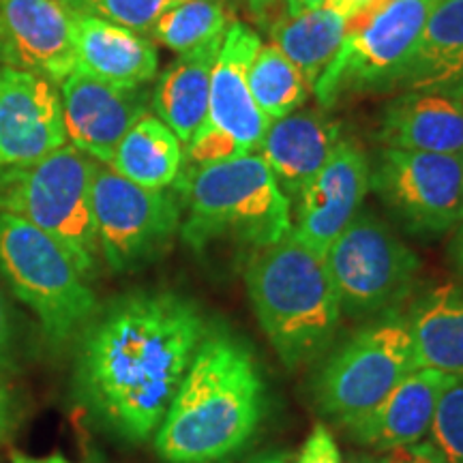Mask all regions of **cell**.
<instances>
[{"mask_svg":"<svg viewBox=\"0 0 463 463\" xmlns=\"http://www.w3.org/2000/svg\"><path fill=\"white\" fill-rule=\"evenodd\" d=\"M208 320L194 298L137 289L101 307L78 341L75 392L101 425L129 442L159 430Z\"/></svg>","mask_w":463,"mask_h":463,"instance_id":"cell-1","label":"cell"},{"mask_svg":"<svg viewBox=\"0 0 463 463\" xmlns=\"http://www.w3.org/2000/svg\"><path fill=\"white\" fill-rule=\"evenodd\" d=\"M264 414V380L239 337L211 331L195 352L155 447L167 463H215L239 453Z\"/></svg>","mask_w":463,"mask_h":463,"instance_id":"cell-2","label":"cell"},{"mask_svg":"<svg viewBox=\"0 0 463 463\" xmlns=\"http://www.w3.org/2000/svg\"><path fill=\"white\" fill-rule=\"evenodd\" d=\"M253 314L288 369L320 358L341 322V300L326 256L294 232L260 249L245 266Z\"/></svg>","mask_w":463,"mask_h":463,"instance_id":"cell-3","label":"cell"},{"mask_svg":"<svg viewBox=\"0 0 463 463\" xmlns=\"http://www.w3.org/2000/svg\"><path fill=\"white\" fill-rule=\"evenodd\" d=\"M181 236L194 251L232 245L249 258L292 232L289 200L262 155L184 165L176 184Z\"/></svg>","mask_w":463,"mask_h":463,"instance_id":"cell-4","label":"cell"},{"mask_svg":"<svg viewBox=\"0 0 463 463\" xmlns=\"http://www.w3.org/2000/svg\"><path fill=\"white\" fill-rule=\"evenodd\" d=\"M95 164L67 144L34 164L0 170V215L24 219L52 236L89 281L103 262L90 202Z\"/></svg>","mask_w":463,"mask_h":463,"instance_id":"cell-5","label":"cell"},{"mask_svg":"<svg viewBox=\"0 0 463 463\" xmlns=\"http://www.w3.org/2000/svg\"><path fill=\"white\" fill-rule=\"evenodd\" d=\"M0 273L37 316L48 344H75L101 309L90 281L52 236L14 215H0Z\"/></svg>","mask_w":463,"mask_h":463,"instance_id":"cell-6","label":"cell"},{"mask_svg":"<svg viewBox=\"0 0 463 463\" xmlns=\"http://www.w3.org/2000/svg\"><path fill=\"white\" fill-rule=\"evenodd\" d=\"M414 369L419 358L403 314L382 316L352 333L322 364L314 382L317 412L337 425L354 420Z\"/></svg>","mask_w":463,"mask_h":463,"instance_id":"cell-7","label":"cell"},{"mask_svg":"<svg viewBox=\"0 0 463 463\" xmlns=\"http://www.w3.org/2000/svg\"><path fill=\"white\" fill-rule=\"evenodd\" d=\"M341 311L352 317L395 314L419 286L420 260L389 223L358 211L326 253Z\"/></svg>","mask_w":463,"mask_h":463,"instance_id":"cell-8","label":"cell"},{"mask_svg":"<svg viewBox=\"0 0 463 463\" xmlns=\"http://www.w3.org/2000/svg\"><path fill=\"white\" fill-rule=\"evenodd\" d=\"M101 260L112 273H133L157 262L181 232L176 187L146 189L97 161L90 184Z\"/></svg>","mask_w":463,"mask_h":463,"instance_id":"cell-9","label":"cell"},{"mask_svg":"<svg viewBox=\"0 0 463 463\" xmlns=\"http://www.w3.org/2000/svg\"><path fill=\"white\" fill-rule=\"evenodd\" d=\"M439 0H384L373 14L347 26L344 45L314 86L322 108L363 92H389L419 43Z\"/></svg>","mask_w":463,"mask_h":463,"instance_id":"cell-10","label":"cell"},{"mask_svg":"<svg viewBox=\"0 0 463 463\" xmlns=\"http://www.w3.org/2000/svg\"><path fill=\"white\" fill-rule=\"evenodd\" d=\"M260 34L245 22H230L211 75V97L202 127L184 144V165H204L215 161L245 157L258 153L270 120L253 101L247 73L258 50Z\"/></svg>","mask_w":463,"mask_h":463,"instance_id":"cell-11","label":"cell"},{"mask_svg":"<svg viewBox=\"0 0 463 463\" xmlns=\"http://www.w3.org/2000/svg\"><path fill=\"white\" fill-rule=\"evenodd\" d=\"M369 189L419 239L449 234L463 219L461 155L382 146L369 159Z\"/></svg>","mask_w":463,"mask_h":463,"instance_id":"cell-12","label":"cell"},{"mask_svg":"<svg viewBox=\"0 0 463 463\" xmlns=\"http://www.w3.org/2000/svg\"><path fill=\"white\" fill-rule=\"evenodd\" d=\"M67 144L61 89L42 75L0 67V170L34 164Z\"/></svg>","mask_w":463,"mask_h":463,"instance_id":"cell-13","label":"cell"},{"mask_svg":"<svg viewBox=\"0 0 463 463\" xmlns=\"http://www.w3.org/2000/svg\"><path fill=\"white\" fill-rule=\"evenodd\" d=\"M369 191V157L361 144L341 137L320 172L297 195L292 232L326 256L333 242L363 208Z\"/></svg>","mask_w":463,"mask_h":463,"instance_id":"cell-14","label":"cell"},{"mask_svg":"<svg viewBox=\"0 0 463 463\" xmlns=\"http://www.w3.org/2000/svg\"><path fill=\"white\" fill-rule=\"evenodd\" d=\"M0 61L61 84L78 69L65 0H0Z\"/></svg>","mask_w":463,"mask_h":463,"instance_id":"cell-15","label":"cell"},{"mask_svg":"<svg viewBox=\"0 0 463 463\" xmlns=\"http://www.w3.org/2000/svg\"><path fill=\"white\" fill-rule=\"evenodd\" d=\"M61 101L69 144L108 165L125 133L148 114L150 92L109 84L78 67L61 82Z\"/></svg>","mask_w":463,"mask_h":463,"instance_id":"cell-16","label":"cell"},{"mask_svg":"<svg viewBox=\"0 0 463 463\" xmlns=\"http://www.w3.org/2000/svg\"><path fill=\"white\" fill-rule=\"evenodd\" d=\"M463 382L438 369L419 367L405 375L375 408L339 425L361 447L375 453L414 444L430 436L442 397Z\"/></svg>","mask_w":463,"mask_h":463,"instance_id":"cell-17","label":"cell"},{"mask_svg":"<svg viewBox=\"0 0 463 463\" xmlns=\"http://www.w3.org/2000/svg\"><path fill=\"white\" fill-rule=\"evenodd\" d=\"M341 125L317 109H300L270 120L260 155L292 202L320 172L341 140Z\"/></svg>","mask_w":463,"mask_h":463,"instance_id":"cell-18","label":"cell"},{"mask_svg":"<svg viewBox=\"0 0 463 463\" xmlns=\"http://www.w3.org/2000/svg\"><path fill=\"white\" fill-rule=\"evenodd\" d=\"M73 43L78 67L123 89H140L155 80L157 50L146 34L103 17L73 9Z\"/></svg>","mask_w":463,"mask_h":463,"instance_id":"cell-19","label":"cell"},{"mask_svg":"<svg viewBox=\"0 0 463 463\" xmlns=\"http://www.w3.org/2000/svg\"><path fill=\"white\" fill-rule=\"evenodd\" d=\"M378 140L391 148L463 155V101L438 92H399L382 109Z\"/></svg>","mask_w":463,"mask_h":463,"instance_id":"cell-20","label":"cell"},{"mask_svg":"<svg viewBox=\"0 0 463 463\" xmlns=\"http://www.w3.org/2000/svg\"><path fill=\"white\" fill-rule=\"evenodd\" d=\"M392 90L438 92L463 101V0H439Z\"/></svg>","mask_w":463,"mask_h":463,"instance_id":"cell-21","label":"cell"},{"mask_svg":"<svg viewBox=\"0 0 463 463\" xmlns=\"http://www.w3.org/2000/svg\"><path fill=\"white\" fill-rule=\"evenodd\" d=\"M403 320L412 335L419 367L463 380V286L439 283L410 300Z\"/></svg>","mask_w":463,"mask_h":463,"instance_id":"cell-22","label":"cell"},{"mask_svg":"<svg viewBox=\"0 0 463 463\" xmlns=\"http://www.w3.org/2000/svg\"><path fill=\"white\" fill-rule=\"evenodd\" d=\"M222 39L223 34L200 48L178 54L176 61L159 75L155 90L150 92V108L176 133L183 146L189 144L206 118L211 75Z\"/></svg>","mask_w":463,"mask_h":463,"instance_id":"cell-23","label":"cell"},{"mask_svg":"<svg viewBox=\"0 0 463 463\" xmlns=\"http://www.w3.org/2000/svg\"><path fill=\"white\" fill-rule=\"evenodd\" d=\"M108 165L127 181L146 189H167L181 176L184 146L164 120L144 114L125 133Z\"/></svg>","mask_w":463,"mask_h":463,"instance_id":"cell-24","label":"cell"},{"mask_svg":"<svg viewBox=\"0 0 463 463\" xmlns=\"http://www.w3.org/2000/svg\"><path fill=\"white\" fill-rule=\"evenodd\" d=\"M269 34L298 69L309 90H314L317 80L344 45L347 22L328 7H320L297 17L281 14L269 28Z\"/></svg>","mask_w":463,"mask_h":463,"instance_id":"cell-25","label":"cell"},{"mask_svg":"<svg viewBox=\"0 0 463 463\" xmlns=\"http://www.w3.org/2000/svg\"><path fill=\"white\" fill-rule=\"evenodd\" d=\"M247 82L253 101L269 120L297 112L309 95L303 75L273 42L258 50L249 67Z\"/></svg>","mask_w":463,"mask_h":463,"instance_id":"cell-26","label":"cell"},{"mask_svg":"<svg viewBox=\"0 0 463 463\" xmlns=\"http://www.w3.org/2000/svg\"><path fill=\"white\" fill-rule=\"evenodd\" d=\"M228 3L230 0H183L167 9L148 34L176 54H184L222 37L232 20Z\"/></svg>","mask_w":463,"mask_h":463,"instance_id":"cell-27","label":"cell"},{"mask_svg":"<svg viewBox=\"0 0 463 463\" xmlns=\"http://www.w3.org/2000/svg\"><path fill=\"white\" fill-rule=\"evenodd\" d=\"M69 7L136 33H150L155 22L183 0H65Z\"/></svg>","mask_w":463,"mask_h":463,"instance_id":"cell-28","label":"cell"},{"mask_svg":"<svg viewBox=\"0 0 463 463\" xmlns=\"http://www.w3.org/2000/svg\"><path fill=\"white\" fill-rule=\"evenodd\" d=\"M430 436L449 463H463V382L442 397Z\"/></svg>","mask_w":463,"mask_h":463,"instance_id":"cell-29","label":"cell"},{"mask_svg":"<svg viewBox=\"0 0 463 463\" xmlns=\"http://www.w3.org/2000/svg\"><path fill=\"white\" fill-rule=\"evenodd\" d=\"M297 463H344L337 442L326 425L317 422L314 427L300 449Z\"/></svg>","mask_w":463,"mask_h":463,"instance_id":"cell-30","label":"cell"},{"mask_svg":"<svg viewBox=\"0 0 463 463\" xmlns=\"http://www.w3.org/2000/svg\"><path fill=\"white\" fill-rule=\"evenodd\" d=\"M375 459L378 463H449L442 450L431 439H420V442L391 449L386 453H380Z\"/></svg>","mask_w":463,"mask_h":463,"instance_id":"cell-31","label":"cell"},{"mask_svg":"<svg viewBox=\"0 0 463 463\" xmlns=\"http://www.w3.org/2000/svg\"><path fill=\"white\" fill-rule=\"evenodd\" d=\"M17 361V344H15V328L11 320V311L0 289V378L9 375L15 369Z\"/></svg>","mask_w":463,"mask_h":463,"instance_id":"cell-32","label":"cell"},{"mask_svg":"<svg viewBox=\"0 0 463 463\" xmlns=\"http://www.w3.org/2000/svg\"><path fill=\"white\" fill-rule=\"evenodd\" d=\"M22 408L11 386L0 378V439H7L17 431Z\"/></svg>","mask_w":463,"mask_h":463,"instance_id":"cell-33","label":"cell"},{"mask_svg":"<svg viewBox=\"0 0 463 463\" xmlns=\"http://www.w3.org/2000/svg\"><path fill=\"white\" fill-rule=\"evenodd\" d=\"M382 3L384 0H324V7L339 14L347 22V26H350L364 20L369 14H373Z\"/></svg>","mask_w":463,"mask_h":463,"instance_id":"cell-34","label":"cell"},{"mask_svg":"<svg viewBox=\"0 0 463 463\" xmlns=\"http://www.w3.org/2000/svg\"><path fill=\"white\" fill-rule=\"evenodd\" d=\"M247 7L253 20L269 31V28L273 26V22L279 17L283 0H247Z\"/></svg>","mask_w":463,"mask_h":463,"instance_id":"cell-35","label":"cell"},{"mask_svg":"<svg viewBox=\"0 0 463 463\" xmlns=\"http://www.w3.org/2000/svg\"><path fill=\"white\" fill-rule=\"evenodd\" d=\"M449 258L453 269L463 277V219L461 223L453 230V239L449 245Z\"/></svg>","mask_w":463,"mask_h":463,"instance_id":"cell-36","label":"cell"},{"mask_svg":"<svg viewBox=\"0 0 463 463\" xmlns=\"http://www.w3.org/2000/svg\"><path fill=\"white\" fill-rule=\"evenodd\" d=\"M320 7H324V0H283V14L289 17L309 14Z\"/></svg>","mask_w":463,"mask_h":463,"instance_id":"cell-37","label":"cell"},{"mask_svg":"<svg viewBox=\"0 0 463 463\" xmlns=\"http://www.w3.org/2000/svg\"><path fill=\"white\" fill-rule=\"evenodd\" d=\"M11 463H71V461H69L67 457H62L61 453H54L48 457H28L24 453H17V450H14V453H11Z\"/></svg>","mask_w":463,"mask_h":463,"instance_id":"cell-38","label":"cell"},{"mask_svg":"<svg viewBox=\"0 0 463 463\" xmlns=\"http://www.w3.org/2000/svg\"><path fill=\"white\" fill-rule=\"evenodd\" d=\"M251 463H288V459L283 455H264V457H258V459H253Z\"/></svg>","mask_w":463,"mask_h":463,"instance_id":"cell-39","label":"cell"},{"mask_svg":"<svg viewBox=\"0 0 463 463\" xmlns=\"http://www.w3.org/2000/svg\"><path fill=\"white\" fill-rule=\"evenodd\" d=\"M354 463H378V459H375V457H372V455H364V457H356Z\"/></svg>","mask_w":463,"mask_h":463,"instance_id":"cell-40","label":"cell"},{"mask_svg":"<svg viewBox=\"0 0 463 463\" xmlns=\"http://www.w3.org/2000/svg\"><path fill=\"white\" fill-rule=\"evenodd\" d=\"M86 463H106V461H103V459H101V457H90V459H89V461H86Z\"/></svg>","mask_w":463,"mask_h":463,"instance_id":"cell-41","label":"cell"},{"mask_svg":"<svg viewBox=\"0 0 463 463\" xmlns=\"http://www.w3.org/2000/svg\"><path fill=\"white\" fill-rule=\"evenodd\" d=\"M461 159H463V155H461Z\"/></svg>","mask_w":463,"mask_h":463,"instance_id":"cell-42","label":"cell"}]
</instances>
